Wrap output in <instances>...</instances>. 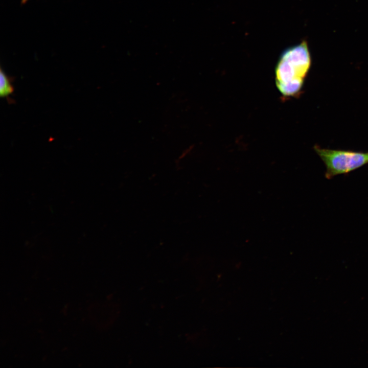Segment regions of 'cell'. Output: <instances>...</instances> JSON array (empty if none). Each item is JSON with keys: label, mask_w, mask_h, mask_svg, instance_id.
<instances>
[{"label": "cell", "mask_w": 368, "mask_h": 368, "mask_svg": "<svg viewBox=\"0 0 368 368\" xmlns=\"http://www.w3.org/2000/svg\"><path fill=\"white\" fill-rule=\"evenodd\" d=\"M311 65L306 41L290 47L281 54L275 65V83L283 98L298 97Z\"/></svg>", "instance_id": "1"}, {"label": "cell", "mask_w": 368, "mask_h": 368, "mask_svg": "<svg viewBox=\"0 0 368 368\" xmlns=\"http://www.w3.org/2000/svg\"><path fill=\"white\" fill-rule=\"evenodd\" d=\"M314 150L324 163L325 177L347 174L368 164V152L322 148L315 145Z\"/></svg>", "instance_id": "2"}, {"label": "cell", "mask_w": 368, "mask_h": 368, "mask_svg": "<svg viewBox=\"0 0 368 368\" xmlns=\"http://www.w3.org/2000/svg\"><path fill=\"white\" fill-rule=\"evenodd\" d=\"M14 91V87L10 79L6 75L3 69L0 71V96L7 98Z\"/></svg>", "instance_id": "3"}, {"label": "cell", "mask_w": 368, "mask_h": 368, "mask_svg": "<svg viewBox=\"0 0 368 368\" xmlns=\"http://www.w3.org/2000/svg\"><path fill=\"white\" fill-rule=\"evenodd\" d=\"M29 0H21V4H24L26 3Z\"/></svg>", "instance_id": "4"}]
</instances>
